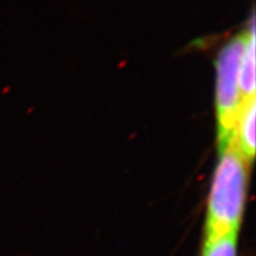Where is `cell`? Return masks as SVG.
<instances>
[{
    "mask_svg": "<svg viewBox=\"0 0 256 256\" xmlns=\"http://www.w3.org/2000/svg\"><path fill=\"white\" fill-rule=\"evenodd\" d=\"M247 166L235 142L220 153L208 198L204 236L238 232L247 200Z\"/></svg>",
    "mask_w": 256,
    "mask_h": 256,
    "instance_id": "6da1fadb",
    "label": "cell"
},
{
    "mask_svg": "<svg viewBox=\"0 0 256 256\" xmlns=\"http://www.w3.org/2000/svg\"><path fill=\"white\" fill-rule=\"evenodd\" d=\"M246 43V31L224 44L216 60L217 147L223 152L235 142L242 100L240 92V62Z\"/></svg>",
    "mask_w": 256,
    "mask_h": 256,
    "instance_id": "7a4b0ae2",
    "label": "cell"
},
{
    "mask_svg": "<svg viewBox=\"0 0 256 256\" xmlns=\"http://www.w3.org/2000/svg\"><path fill=\"white\" fill-rule=\"evenodd\" d=\"M242 104L255 98V19L252 16L246 30V43L238 72Z\"/></svg>",
    "mask_w": 256,
    "mask_h": 256,
    "instance_id": "3957f363",
    "label": "cell"
},
{
    "mask_svg": "<svg viewBox=\"0 0 256 256\" xmlns=\"http://www.w3.org/2000/svg\"><path fill=\"white\" fill-rule=\"evenodd\" d=\"M255 98L242 104L234 142L247 164H252L255 156Z\"/></svg>",
    "mask_w": 256,
    "mask_h": 256,
    "instance_id": "277c9868",
    "label": "cell"
},
{
    "mask_svg": "<svg viewBox=\"0 0 256 256\" xmlns=\"http://www.w3.org/2000/svg\"><path fill=\"white\" fill-rule=\"evenodd\" d=\"M238 232L204 236L200 256H238Z\"/></svg>",
    "mask_w": 256,
    "mask_h": 256,
    "instance_id": "5b68a950",
    "label": "cell"
}]
</instances>
